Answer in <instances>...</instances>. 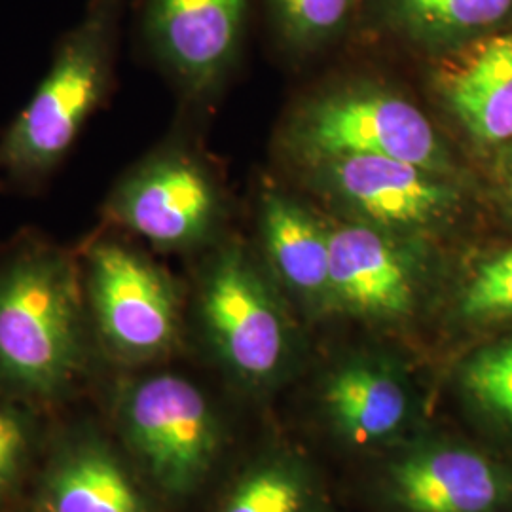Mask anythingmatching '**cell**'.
Listing matches in <instances>:
<instances>
[{"mask_svg":"<svg viewBox=\"0 0 512 512\" xmlns=\"http://www.w3.org/2000/svg\"><path fill=\"white\" fill-rule=\"evenodd\" d=\"M84 330L71 262L31 249L0 272V380L25 393L63 389L82 365Z\"/></svg>","mask_w":512,"mask_h":512,"instance_id":"obj_1","label":"cell"},{"mask_svg":"<svg viewBox=\"0 0 512 512\" xmlns=\"http://www.w3.org/2000/svg\"><path fill=\"white\" fill-rule=\"evenodd\" d=\"M120 420L148 473L169 492H188L207 475L219 450V425L202 391L160 374L129 385Z\"/></svg>","mask_w":512,"mask_h":512,"instance_id":"obj_3","label":"cell"},{"mask_svg":"<svg viewBox=\"0 0 512 512\" xmlns=\"http://www.w3.org/2000/svg\"><path fill=\"white\" fill-rule=\"evenodd\" d=\"M264 239L283 281L296 293H329V232L293 202L270 196L264 202Z\"/></svg>","mask_w":512,"mask_h":512,"instance_id":"obj_17","label":"cell"},{"mask_svg":"<svg viewBox=\"0 0 512 512\" xmlns=\"http://www.w3.org/2000/svg\"><path fill=\"white\" fill-rule=\"evenodd\" d=\"M275 27L296 48L336 37L348 23L355 0H268Z\"/></svg>","mask_w":512,"mask_h":512,"instance_id":"obj_19","label":"cell"},{"mask_svg":"<svg viewBox=\"0 0 512 512\" xmlns=\"http://www.w3.org/2000/svg\"><path fill=\"white\" fill-rule=\"evenodd\" d=\"M458 385L488 444L512 458V327L467 353L458 368Z\"/></svg>","mask_w":512,"mask_h":512,"instance_id":"obj_16","label":"cell"},{"mask_svg":"<svg viewBox=\"0 0 512 512\" xmlns=\"http://www.w3.org/2000/svg\"><path fill=\"white\" fill-rule=\"evenodd\" d=\"M215 209L213 184L198 165L184 158H160L137 169L110 200L116 222L160 247L202 238Z\"/></svg>","mask_w":512,"mask_h":512,"instance_id":"obj_9","label":"cell"},{"mask_svg":"<svg viewBox=\"0 0 512 512\" xmlns=\"http://www.w3.org/2000/svg\"><path fill=\"white\" fill-rule=\"evenodd\" d=\"M325 403L338 429L359 444L395 435L408 416L406 389L380 366L353 363L327 385Z\"/></svg>","mask_w":512,"mask_h":512,"instance_id":"obj_14","label":"cell"},{"mask_svg":"<svg viewBox=\"0 0 512 512\" xmlns=\"http://www.w3.org/2000/svg\"><path fill=\"white\" fill-rule=\"evenodd\" d=\"M395 488L412 512H512V458L488 442H442L403 459Z\"/></svg>","mask_w":512,"mask_h":512,"instance_id":"obj_7","label":"cell"},{"mask_svg":"<svg viewBox=\"0 0 512 512\" xmlns=\"http://www.w3.org/2000/svg\"><path fill=\"white\" fill-rule=\"evenodd\" d=\"M124 0H90L63 37L50 71L0 143L12 177L48 173L73 147L107 92Z\"/></svg>","mask_w":512,"mask_h":512,"instance_id":"obj_2","label":"cell"},{"mask_svg":"<svg viewBox=\"0 0 512 512\" xmlns=\"http://www.w3.org/2000/svg\"><path fill=\"white\" fill-rule=\"evenodd\" d=\"M88 291L97 329L124 357H150L177 334V302L165 275L122 243L99 241L88 253Z\"/></svg>","mask_w":512,"mask_h":512,"instance_id":"obj_5","label":"cell"},{"mask_svg":"<svg viewBox=\"0 0 512 512\" xmlns=\"http://www.w3.org/2000/svg\"><path fill=\"white\" fill-rule=\"evenodd\" d=\"M374 4L395 31L452 50L512 29V0H374Z\"/></svg>","mask_w":512,"mask_h":512,"instance_id":"obj_15","label":"cell"},{"mask_svg":"<svg viewBox=\"0 0 512 512\" xmlns=\"http://www.w3.org/2000/svg\"><path fill=\"white\" fill-rule=\"evenodd\" d=\"M249 0H147L154 50L194 88L215 82L238 50Z\"/></svg>","mask_w":512,"mask_h":512,"instance_id":"obj_10","label":"cell"},{"mask_svg":"<svg viewBox=\"0 0 512 512\" xmlns=\"http://www.w3.org/2000/svg\"><path fill=\"white\" fill-rule=\"evenodd\" d=\"M440 82L448 105L478 143H511L512 29L454 48Z\"/></svg>","mask_w":512,"mask_h":512,"instance_id":"obj_12","label":"cell"},{"mask_svg":"<svg viewBox=\"0 0 512 512\" xmlns=\"http://www.w3.org/2000/svg\"><path fill=\"white\" fill-rule=\"evenodd\" d=\"M304 490L285 469H262L247 476L220 512H302Z\"/></svg>","mask_w":512,"mask_h":512,"instance_id":"obj_20","label":"cell"},{"mask_svg":"<svg viewBox=\"0 0 512 512\" xmlns=\"http://www.w3.org/2000/svg\"><path fill=\"white\" fill-rule=\"evenodd\" d=\"M27 450L25 425L12 410L0 406V490L16 476Z\"/></svg>","mask_w":512,"mask_h":512,"instance_id":"obj_21","label":"cell"},{"mask_svg":"<svg viewBox=\"0 0 512 512\" xmlns=\"http://www.w3.org/2000/svg\"><path fill=\"white\" fill-rule=\"evenodd\" d=\"M329 293L349 310L395 319L414 304V277L403 253L370 226L329 232Z\"/></svg>","mask_w":512,"mask_h":512,"instance_id":"obj_11","label":"cell"},{"mask_svg":"<svg viewBox=\"0 0 512 512\" xmlns=\"http://www.w3.org/2000/svg\"><path fill=\"white\" fill-rule=\"evenodd\" d=\"M304 147L321 160L380 156L446 175L448 152L420 109L387 93H344L315 105L300 128Z\"/></svg>","mask_w":512,"mask_h":512,"instance_id":"obj_4","label":"cell"},{"mask_svg":"<svg viewBox=\"0 0 512 512\" xmlns=\"http://www.w3.org/2000/svg\"><path fill=\"white\" fill-rule=\"evenodd\" d=\"M458 315L473 329H511L512 245L482 258L467 275L459 293Z\"/></svg>","mask_w":512,"mask_h":512,"instance_id":"obj_18","label":"cell"},{"mask_svg":"<svg viewBox=\"0 0 512 512\" xmlns=\"http://www.w3.org/2000/svg\"><path fill=\"white\" fill-rule=\"evenodd\" d=\"M202 313L220 357L238 374L262 380L285 353V327L272 298L238 253H224L205 277Z\"/></svg>","mask_w":512,"mask_h":512,"instance_id":"obj_6","label":"cell"},{"mask_svg":"<svg viewBox=\"0 0 512 512\" xmlns=\"http://www.w3.org/2000/svg\"><path fill=\"white\" fill-rule=\"evenodd\" d=\"M42 501L46 512H147L128 471L97 442H82L55 461Z\"/></svg>","mask_w":512,"mask_h":512,"instance_id":"obj_13","label":"cell"},{"mask_svg":"<svg viewBox=\"0 0 512 512\" xmlns=\"http://www.w3.org/2000/svg\"><path fill=\"white\" fill-rule=\"evenodd\" d=\"M332 190L363 219L393 228H435L459 209L458 186L420 165L380 156L327 160Z\"/></svg>","mask_w":512,"mask_h":512,"instance_id":"obj_8","label":"cell"},{"mask_svg":"<svg viewBox=\"0 0 512 512\" xmlns=\"http://www.w3.org/2000/svg\"><path fill=\"white\" fill-rule=\"evenodd\" d=\"M497 181L505 200L512 207V141L501 147L497 160Z\"/></svg>","mask_w":512,"mask_h":512,"instance_id":"obj_22","label":"cell"}]
</instances>
